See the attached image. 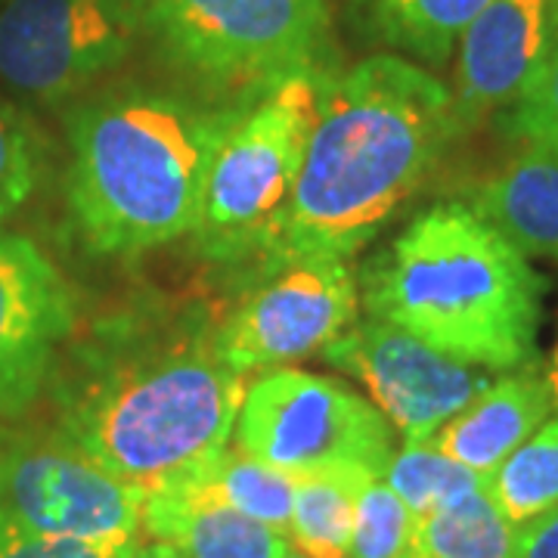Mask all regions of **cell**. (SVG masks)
Wrapping results in <instances>:
<instances>
[{
    "mask_svg": "<svg viewBox=\"0 0 558 558\" xmlns=\"http://www.w3.org/2000/svg\"><path fill=\"white\" fill-rule=\"evenodd\" d=\"M205 314L100 323L50 376L53 432L153 494L223 450L248 376L230 369Z\"/></svg>",
    "mask_w": 558,
    "mask_h": 558,
    "instance_id": "cell-1",
    "label": "cell"
},
{
    "mask_svg": "<svg viewBox=\"0 0 558 558\" xmlns=\"http://www.w3.org/2000/svg\"><path fill=\"white\" fill-rule=\"evenodd\" d=\"M462 134L453 94L425 65L373 53L329 75L299 183L264 270L295 258L357 255Z\"/></svg>",
    "mask_w": 558,
    "mask_h": 558,
    "instance_id": "cell-2",
    "label": "cell"
},
{
    "mask_svg": "<svg viewBox=\"0 0 558 558\" xmlns=\"http://www.w3.org/2000/svg\"><path fill=\"white\" fill-rule=\"evenodd\" d=\"M245 100L208 102L121 87L69 116V208L100 255H140L193 236L202 186Z\"/></svg>",
    "mask_w": 558,
    "mask_h": 558,
    "instance_id": "cell-3",
    "label": "cell"
},
{
    "mask_svg": "<svg viewBox=\"0 0 558 558\" xmlns=\"http://www.w3.org/2000/svg\"><path fill=\"white\" fill-rule=\"evenodd\" d=\"M366 317L494 373L537 354L546 282L472 205L440 202L410 220L360 274Z\"/></svg>",
    "mask_w": 558,
    "mask_h": 558,
    "instance_id": "cell-4",
    "label": "cell"
},
{
    "mask_svg": "<svg viewBox=\"0 0 558 558\" xmlns=\"http://www.w3.org/2000/svg\"><path fill=\"white\" fill-rule=\"evenodd\" d=\"M326 78L311 65L245 100L202 186L193 240L208 260H264L279 242Z\"/></svg>",
    "mask_w": 558,
    "mask_h": 558,
    "instance_id": "cell-5",
    "label": "cell"
},
{
    "mask_svg": "<svg viewBox=\"0 0 558 558\" xmlns=\"http://www.w3.org/2000/svg\"><path fill=\"white\" fill-rule=\"evenodd\" d=\"M165 60L211 97L248 100L317 65L326 0H143Z\"/></svg>",
    "mask_w": 558,
    "mask_h": 558,
    "instance_id": "cell-6",
    "label": "cell"
},
{
    "mask_svg": "<svg viewBox=\"0 0 558 558\" xmlns=\"http://www.w3.org/2000/svg\"><path fill=\"white\" fill-rule=\"evenodd\" d=\"M236 447L289 478L363 472L381 478L391 459V425L376 403L348 385L304 369H264L245 385Z\"/></svg>",
    "mask_w": 558,
    "mask_h": 558,
    "instance_id": "cell-7",
    "label": "cell"
},
{
    "mask_svg": "<svg viewBox=\"0 0 558 558\" xmlns=\"http://www.w3.org/2000/svg\"><path fill=\"white\" fill-rule=\"evenodd\" d=\"M146 32L143 0H0V81L62 102L119 69Z\"/></svg>",
    "mask_w": 558,
    "mask_h": 558,
    "instance_id": "cell-8",
    "label": "cell"
},
{
    "mask_svg": "<svg viewBox=\"0 0 558 558\" xmlns=\"http://www.w3.org/2000/svg\"><path fill=\"white\" fill-rule=\"evenodd\" d=\"M146 490L50 432L0 428V519L75 539H137Z\"/></svg>",
    "mask_w": 558,
    "mask_h": 558,
    "instance_id": "cell-9",
    "label": "cell"
},
{
    "mask_svg": "<svg viewBox=\"0 0 558 558\" xmlns=\"http://www.w3.org/2000/svg\"><path fill=\"white\" fill-rule=\"evenodd\" d=\"M357 311V277L348 260H282L220 323L215 344L230 369L252 376L319 354Z\"/></svg>",
    "mask_w": 558,
    "mask_h": 558,
    "instance_id": "cell-10",
    "label": "cell"
},
{
    "mask_svg": "<svg viewBox=\"0 0 558 558\" xmlns=\"http://www.w3.org/2000/svg\"><path fill=\"white\" fill-rule=\"evenodd\" d=\"M319 354L369 391V400L403 435V444L432 440L444 422L499 376L487 366L450 357L379 317L354 319Z\"/></svg>",
    "mask_w": 558,
    "mask_h": 558,
    "instance_id": "cell-11",
    "label": "cell"
},
{
    "mask_svg": "<svg viewBox=\"0 0 558 558\" xmlns=\"http://www.w3.org/2000/svg\"><path fill=\"white\" fill-rule=\"evenodd\" d=\"M75 319L60 267L32 240L0 233V428L38 403Z\"/></svg>",
    "mask_w": 558,
    "mask_h": 558,
    "instance_id": "cell-12",
    "label": "cell"
},
{
    "mask_svg": "<svg viewBox=\"0 0 558 558\" xmlns=\"http://www.w3.org/2000/svg\"><path fill=\"white\" fill-rule=\"evenodd\" d=\"M558 0H490L459 35L453 106L462 131L509 109L549 50Z\"/></svg>",
    "mask_w": 558,
    "mask_h": 558,
    "instance_id": "cell-13",
    "label": "cell"
},
{
    "mask_svg": "<svg viewBox=\"0 0 558 558\" xmlns=\"http://www.w3.org/2000/svg\"><path fill=\"white\" fill-rule=\"evenodd\" d=\"M553 410L556 403L549 376L527 363L490 381L465 410L440 425L432 444L487 478L502 465V459H509V453H515L537 432Z\"/></svg>",
    "mask_w": 558,
    "mask_h": 558,
    "instance_id": "cell-14",
    "label": "cell"
},
{
    "mask_svg": "<svg viewBox=\"0 0 558 558\" xmlns=\"http://www.w3.org/2000/svg\"><path fill=\"white\" fill-rule=\"evenodd\" d=\"M140 537L168 546L174 558H282L295 549L260 521L174 490L146 494Z\"/></svg>",
    "mask_w": 558,
    "mask_h": 558,
    "instance_id": "cell-15",
    "label": "cell"
},
{
    "mask_svg": "<svg viewBox=\"0 0 558 558\" xmlns=\"http://www.w3.org/2000/svg\"><path fill=\"white\" fill-rule=\"evenodd\" d=\"M490 0H344L354 38L425 69L447 65L459 35Z\"/></svg>",
    "mask_w": 558,
    "mask_h": 558,
    "instance_id": "cell-16",
    "label": "cell"
},
{
    "mask_svg": "<svg viewBox=\"0 0 558 558\" xmlns=\"http://www.w3.org/2000/svg\"><path fill=\"white\" fill-rule=\"evenodd\" d=\"M472 208L524 255L558 264V156L549 149L524 146L481 186Z\"/></svg>",
    "mask_w": 558,
    "mask_h": 558,
    "instance_id": "cell-17",
    "label": "cell"
},
{
    "mask_svg": "<svg viewBox=\"0 0 558 558\" xmlns=\"http://www.w3.org/2000/svg\"><path fill=\"white\" fill-rule=\"evenodd\" d=\"M159 490H174L186 497L227 506L240 515L260 521L289 537L295 478L270 469L267 462L242 453L240 447H223L211 459H205L193 472L165 484Z\"/></svg>",
    "mask_w": 558,
    "mask_h": 558,
    "instance_id": "cell-18",
    "label": "cell"
},
{
    "mask_svg": "<svg viewBox=\"0 0 558 558\" xmlns=\"http://www.w3.org/2000/svg\"><path fill=\"white\" fill-rule=\"evenodd\" d=\"M521 524L509 521L487 484L465 497L416 515L400 558H515Z\"/></svg>",
    "mask_w": 558,
    "mask_h": 558,
    "instance_id": "cell-19",
    "label": "cell"
},
{
    "mask_svg": "<svg viewBox=\"0 0 558 558\" xmlns=\"http://www.w3.org/2000/svg\"><path fill=\"white\" fill-rule=\"evenodd\" d=\"M376 475L326 472L295 481L289 539L307 558H348L360 487Z\"/></svg>",
    "mask_w": 558,
    "mask_h": 558,
    "instance_id": "cell-20",
    "label": "cell"
},
{
    "mask_svg": "<svg viewBox=\"0 0 558 558\" xmlns=\"http://www.w3.org/2000/svg\"><path fill=\"white\" fill-rule=\"evenodd\" d=\"M487 494L515 524L539 519L558 506V418L543 422L497 472L487 475Z\"/></svg>",
    "mask_w": 558,
    "mask_h": 558,
    "instance_id": "cell-21",
    "label": "cell"
},
{
    "mask_svg": "<svg viewBox=\"0 0 558 558\" xmlns=\"http://www.w3.org/2000/svg\"><path fill=\"white\" fill-rule=\"evenodd\" d=\"M381 478L403 499V506L413 515L435 512L440 506L465 497L472 490H481L487 484L484 475L440 453L432 440L403 444L400 450H395Z\"/></svg>",
    "mask_w": 558,
    "mask_h": 558,
    "instance_id": "cell-22",
    "label": "cell"
},
{
    "mask_svg": "<svg viewBox=\"0 0 558 558\" xmlns=\"http://www.w3.org/2000/svg\"><path fill=\"white\" fill-rule=\"evenodd\" d=\"M44 178V140L32 116L0 97V223L38 193Z\"/></svg>",
    "mask_w": 558,
    "mask_h": 558,
    "instance_id": "cell-23",
    "label": "cell"
},
{
    "mask_svg": "<svg viewBox=\"0 0 558 558\" xmlns=\"http://www.w3.org/2000/svg\"><path fill=\"white\" fill-rule=\"evenodd\" d=\"M413 521L416 515L385 478H369L354 502L348 558H400L413 534Z\"/></svg>",
    "mask_w": 558,
    "mask_h": 558,
    "instance_id": "cell-24",
    "label": "cell"
},
{
    "mask_svg": "<svg viewBox=\"0 0 558 558\" xmlns=\"http://www.w3.org/2000/svg\"><path fill=\"white\" fill-rule=\"evenodd\" d=\"M506 131L524 146H539L558 156V13L549 50L521 90V97L506 109Z\"/></svg>",
    "mask_w": 558,
    "mask_h": 558,
    "instance_id": "cell-25",
    "label": "cell"
},
{
    "mask_svg": "<svg viewBox=\"0 0 558 558\" xmlns=\"http://www.w3.org/2000/svg\"><path fill=\"white\" fill-rule=\"evenodd\" d=\"M137 539L57 537L0 519V558H128Z\"/></svg>",
    "mask_w": 558,
    "mask_h": 558,
    "instance_id": "cell-26",
    "label": "cell"
},
{
    "mask_svg": "<svg viewBox=\"0 0 558 558\" xmlns=\"http://www.w3.org/2000/svg\"><path fill=\"white\" fill-rule=\"evenodd\" d=\"M515 558H558V506L521 524Z\"/></svg>",
    "mask_w": 558,
    "mask_h": 558,
    "instance_id": "cell-27",
    "label": "cell"
},
{
    "mask_svg": "<svg viewBox=\"0 0 558 558\" xmlns=\"http://www.w3.org/2000/svg\"><path fill=\"white\" fill-rule=\"evenodd\" d=\"M128 558H174V553L168 549V546H161L156 539H137V546L131 549V556Z\"/></svg>",
    "mask_w": 558,
    "mask_h": 558,
    "instance_id": "cell-28",
    "label": "cell"
},
{
    "mask_svg": "<svg viewBox=\"0 0 558 558\" xmlns=\"http://www.w3.org/2000/svg\"><path fill=\"white\" fill-rule=\"evenodd\" d=\"M549 385H553V403H556V410H558V344H556V354H553V369H549Z\"/></svg>",
    "mask_w": 558,
    "mask_h": 558,
    "instance_id": "cell-29",
    "label": "cell"
},
{
    "mask_svg": "<svg viewBox=\"0 0 558 558\" xmlns=\"http://www.w3.org/2000/svg\"><path fill=\"white\" fill-rule=\"evenodd\" d=\"M282 558H307V556H301V553H295V549H292L289 556H282Z\"/></svg>",
    "mask_w": 558,
    "mask_h": 558,
    "instance_id": "cell-30",
    "label": "cell"
}]
</instances>
